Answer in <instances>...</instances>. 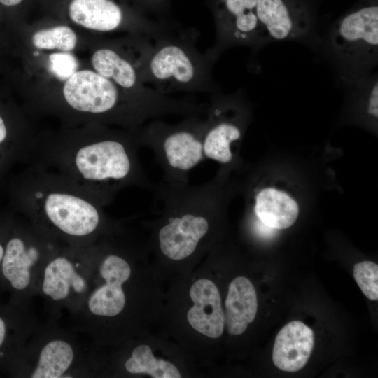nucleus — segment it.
Listing matches in <instances>:
<instances>
[{
	"instance_id": "obj_1",
	"label": "nucleus",
	"mask_w": 378,
	"mask_h": 378,
	"mask_svg": "<svg viewBox=\"0 0 378 378\" xmlns=\"http://www.w3.org/2000/svg\"><path fill=\"white\" fill-rule=\"evenodd\" d=\"M136 129L39 141L32 163L61 174L105 207L125 188H153L139 160Z\"/></svg>"
},
{
	"instance_id": "obj_2",
	"label": "nucleus",
	"mask_w": 378,
	"mask_h": 378,
	"mask_svg": "<svg viewBox=\"0 0 378 378\" xmlns=\"http://www.w3.org/2000/svg\"><path fill=\"white\" fill-rule=\"evenodd\" d=\"M14 195L30 221L73 246L88 244L106 224L104 206L61 174L36 163L18 178Z\"/></svg>"
},
{
	"instance_id": "obj_3",
	"label": "nucleus",
	"mask_w": 378,
	"mask_h": 378,
	"mask_svg": "<svg viewBox=\"0 0 378 378\" xmlns=\"http://www.w3.org/2000/svg\"><path fill=\"white\" fill-rule=\"evenodd\" d=\"M224 185V177L218 173L201 184L162 181L153 188L155 203L162 208L157 241L165 257L184 260L207 239L225 206Z\"/></svg>"
},
{
	"instance_id": "obj_4",
	"label": "nucleus",
	"mask_w": 378,
	"mask_h": 378,
	"mask_svg": "<svg viewBox=\"0 0 378 378\" xmlns=\"http://www.w3.org/2000/svg\"><path fill=\"white\" fill-rule=\"evenodd\" d=\"M198 36L196 30H168L155 38L141 72L144 85L164 95L218 92L213 64L197 48Z\"/></svg>"
},
{
	"instance_id": "obj_5",
	"label": "nucleus",
	"mask_w": 378,
	"mask_h": 378,
	"mask_svg": "<svg viewBox=\"0 0 378 378\" xmlns=\"http://www.w3.org/2000/svg\"><path fill=\"white\" fill-rule=\"evenodd\" d=\"M320 49L344 88L373 74L378 63L377 6H364L337 22L322 37Z\"/></svg>"
},
{
	"instance_id": "obj_6",
	"label": "nucleus",
	"mask_w": 378,
	"mask_h": 378,
	"mask_svg": "<svg viewBox=\"0 0 378 378\" xmlns=\"http://www.w3.org/2000/svg\"><path fill=\"white\" fill-rule=\"evenodd\" d=\"M204 129V118L190 115L174 124L159 119L149 120L137 127L136 134L140 147L153 152L162 169L163 181L188 183L190 172L206 159Z\"/></svg>"
},
{
	"instance_id": "obj_7",
	"label": "nucleus",
	"mask_w": 378,
	"mask_h": 378,
	"mask_svg": "<svg viewBox=\"0 0 378 378\" xmlns=\"http://www.w3.org/2000/svg\"><path fill=\"white\" fill-rule=\"evenodd\" d=\"M203 150L206 159L223 165L235 158L232 145L239 141L248 120L249 110L241 90L231 94L217 92L206 103Z\"/></svg>"
},
{
	"instance_id": "obj_8",
	"label": "nucleus",
	"mask_w": 378,
	"mask_h": 378,
	"mask_svg": "<svg viewBox=\"0 0 378 378\" xmlns=\"http://www.w3.org/2000/svg\"><path fill=\"white\" fill-rule=\"evenodd\" d=\"M220 1L225 11L217 16L214 43L204 53L213 64L228 48L244 46L256 50L267 44L256 14L258 0Z\"/></svg>"
},
{
	"instance_id": "obj_9",
	"label": "nucleus",
	"mask_w": 378,
	"mask_h": 378,
	"mask_svg": "<svg viewBox=\"0 0 378 378\" xmlns=\"http://www.w3.org/2000/svg\"><path fill=\"white\" fill-rule=\"evenodd\" d=\"M8 239L1 264L4 278L18 291L31 281V268L41 258L56 253L55 239L30 221L18 227Z\"/></svg>"
},
{
	"instance_id": "obj_10",
	"label": "nucleus",
	"mask_w": 378,
	"mask_h": 378,
	"mask_svg": "<svg viewBox=\"0 0 378 378\" xmlns=\"http://www.w3.org/2000/svg\"><path fill=\"white\" fill-rule=\"evenodd\" d=\"M256 14L267 44L294 41L315 51L320 49L322 38L314 24L303 15L293 13L284 0H258Z\"/></svg>"
},
{
	"instance_id": "obj_11",
	"label": "nucleus",
	"mask_w": 378,
	"mask_h": 378,
	"mask_svg": "<svg viewBox=\"0 0 378 378\" xmlns=\"http://www.w3.org/2000/svg\"><path fill=\"white\" fill-rule=\"evenodd\" d=\"M99 272L105 284L91 294L88 301V309L96 316H115L125 305L122 285L130 276V266L122 257L110 253L103 259Z\"/></svg>"
},
{
	"instance_id": "obj_12",
	"label": "nucleus",
	"mask_w": 378,
	"mask_h": 378,
	"mask_svg": "<svg viewBox=\"0 0 378 378\" xmlns=\"http://www.w3.org/2000/svg\"><path fill=\"white\" fill-rule=\"evenodd\" d=\"M190 296L194 304L187 314L190 326L210 338L220 337L224 330L225 316L216 286L209 279H200L191 286Z\"/></svg>"
},
{
	"instance_id": "obj_13",
	"label": "nucleus",
	"mask_w": 378,
	"mask_h": 378,
	"mask_svg": "<svg viewBox=\"0 0 378 378\" xmlns=\"http://www.w3.org/2000/svg\"><path fill=\"white\" fill-rule=\"evenodd\" d=\"M314 345L313 330L300 321L285 325L278 332L272 360L279 370L294 372L307 363Z\"/></svg>"
},
{
	"instance_id": "obj_14",
	"label": "nucleus",
	"mask_w": 378,
	"mask_h": 378,
	"mask_svg": "<svg viewBox=\"0 0 378 378\" xmlns=\"http://www.w3.org/2000/svg\"><path fill=\"white\" fill-rule=\"evenodd\" d=\"M148 52L134 57H127L113 48L104 47L94 52L92 64L97 74L120 87L132 91L146 92L152 89L145 85L141 79Z\"/></svg>"
},
{
	"instance_id": "obj_15",
	"label": "nucleus",
	"mask_w": 378,
	"mask_h": 378,
	"mask_svg": "<svg viewBox=\"0 0 378 378\" xmlns=\"http://www.w3.org/2000/svg\"><path fill=\"white\" fill-rule=\"evenodd\" d=\"M258 300L255 288L244 276L233 279L225 300V323L227 332L234 335L242 334L255 319Z\"/></svg>"
},
{
	"instance_id": "obj_16",
	"label": "nucleus",
	"mask_w": 378,
	"mask_h": 378,
	"mask_svg": "<svg viewBox=\"0 0 378 378\" xmlns=\"http://www.w3.org/2000/svg\"><path fill=\"white\" fill-rule=\"evenodd\" d=\"M253 210L260 223L276 230L290 227L299 214L295 200L286 192L273 188H265L256 193Z\"/></svg>"
},
{
	"instance_id": "obj_17",
	"label": "nucleus",
	"mask_w": 378,
	"mask_h": 378,
	"mask_svg": "<svg viewBox=\"0 0 378 378\" xmlns=\"http://www.w3.org/2000/svg\"><path fill=\"white\" fill-rule=\"evenodd\" d=\"M69 13L76 24L99 31H115L124 22L122 10L112 0H72Z\"/></svg>"
},
{
	"instance_id": "obj_18",
	"label": "nucleus",
	"mask_w": 378,
	"mask_h": 378,
	"mask_svg": "<svg viewBox=\"0 0 378 378\" xmlns=\"http://www.w3.org/2000/svg\"><path fill=\"white\" fill-rule=\"evenodd\" d=\"M69 255V253L56 255L45 268L42 290L53 300H64L71 289L77 293L87 289L85 279L77 272Z\"/></svg>"
},
{
	"instance_id": "obj_19",
	"label": "nucleus",
	"mask_w": 378,
	"mask_h": 378,
	"mask_svg": "<svg viewBox=\"0 0 378 378\" xmlns=\"http://www.w3.org/2000/svg\"><path fill=\"white\" fill-rule=\"evenodd\" d=\"M74 358L72 346L66 341L55 340L41 349L31 378H59L69 368Z\"/></svg>"
},
{
	"instance_id": "obj_20",
	"label": "nucleus",
	"mask_w": 378,
	"mask_h": 378,
	"mask_svg": "<svg viewBox=\"0 0 378 378\" xmlns=\"http://www.w3.org/2000/svg\"><path fill=\"white\" fill-rule=\"evenodd\" d=\"M126 370L131 374H145L154 378H180L181 374L172 363L158 360L147 345L136 347L125 363Z\"/></svg>"
},
{
	"instance_id": "obj_21",
	"label": "nucleus",
	"mask_w": 378,
	"mask_h": 378,
	"mask_svg": "<svg viewBox=\"0 0 378 378\" xmlns=\"http://www.w3.org/2000/svg\"><path fill=\"white\" fill-rule=\"evenodd\" d=\"M32 43L39 49H58L68 52L76 47L77 37L70 27L62 25L36 32L32 37Z\"/></svg>"
},
{
	"instance_id": "obj_22",
	"label": "nucleus",
	"mask_w": 378,
	"mask_h": 378,
	"mask_svg": "<svg viewBox=\"0 0 378 378\" xmlns=\"http://www.w3.org/2000/svg\"><path fill=\"white\" fill-rule=\"evenodd\" d=\"M354 276L363 294L371 300L378 299V266L371 261L356 263Z\"/></svg>"
},
{
	"instance_id": "obj_23",
	"label": "nucleus",
	"mask_w": 378,
	"mask_h": 378,
	"mask_svg": "<svg viewBox=\"0 0 378 378\" xmlns=\"http://www.w3.org/2000/svg\"><path fill=\"white\" fill-rule=\"evenodd\" d=\"M50 67L52 72L59 79L69 78L76 72L78 62L70 53H54L49 56Z\"/></svg>"
},
{
	"instance_id": "obj_24",
	"label": "nucleus",
	"mask_w": 378,
	"mask_h": 378,
	"mask_svg": "<svg viewBox=\"0 0 378 378\" xmlns=\"http://www.w3.org/2000/svg\"><path fill=\"white\" fill-rule=\"evenodd\" d=\"M8 326L4 317L0 316V349L2 348L7 338Z\"/></svg>"
},
{
	"instance_id": "obj_25",
	"label": "nucleus",
	"mask_w": 378,
	"mask_h": 378,
	"mask_svg": "<svg viewBox=\"0 0 378 378\" xmlns=\"http://www.w3.org/2000/svg\"><path fill=\"white\" fill-rule=\"evenodd\" d=\"M8 138V129L6 123L0 115V144H3Z\"/></svg>"
},
{
	"instance_id": "obj_26",
	"label": "nucleus",
	"mask_w": 378,
	"mask_h": 378,
	"mask_svg": "<svg viewBox=\"0 0 378 378\" xmlns=\"http://www.w3.org/2000/svg\"><path fill=\"white\" fill-rule=\"evenodd\" d=\"M22 0H0V3L5 6H12L20 4Z\"/></svg>"
},
{
	"instance_id": "obj_27",
	"label": "nucleus",
	"mask_w": 378,
	"mask_h": 378,
	"mask_svg": "<svg viewBox=\"0 0 378 378\" xmlns=\"http://www.w3.org/2000/svg\"><path fill=\"white\" fill-rule=\"evenodd\" d=\"M5 244H3L1 242H0V269H1V264L3 259V256L4 254V250H5Z\"/></svg>"
}]
</instances>
